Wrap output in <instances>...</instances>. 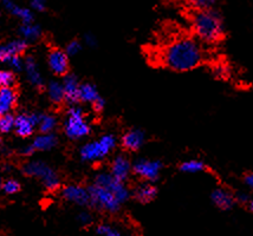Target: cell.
I'll return each mask as SVG.
<instances>
[{
  "instance_id": "obj_1",
  "label": "cell",
  "mask_w": 253,
  "mask_h": 236,
  "mask_svg": "<svg viewBox=\"0 0 253 236\" xmlns=\"http://www.w3.org/2000/svg\"><path fill=\"white\" fill-rule=\"evenodd\" d=\"M204 61L203 47L192 38H182L169 44L161 55V62L173 71H189Z\"/></svg>"
},
{
  "instance_id": "obj_2",
  "label": "cell",
  "mask_w": 253,
  "mask_h": 236,
  "mask_svg": "<svg viewBox=\"0 0 253 236\" xmlns=\"http://www.w3.org/2000/svg\"><path fill=\"white\" fill-rule=\"evenodd\" d=\"M193 29L199 39L205 43H215L224 35V24L220 14L212 8L195 12L193 16Z\"/></svg>"
},
{
  "instance_id": "obj_3",
  "label": "cell",
  "mask_w": 253,
  "mask_h": 236,
  "mask_svg": "<svg viewBox=\"0 0 253 236\" xmlns=\"http://www.w3.org/2000/svg\"><path fill=\"white\" fill-rule=\"evenodd\" d=\"M23 172L30 177H36L42 181L44 187L49 191H56L61 186L58 175L51 167L46 163L39 162H29L23 167Z\"/></svg>"
},
{
  "instance_id": "obj_4",
  "label": "cell",
  "mask_w": 253,
  "mask_h": 236,
  "mask_svg": "<svg viewBox=\"0 0 253 236\" xmlns=\"http://www.w3.org/2000/svg\"><path fill=\"white\" fill-rule=\"evenodd\" d=\"M64 133L71 139H81L90 134V125L80 106L71 105L64 122Z\"/></svg>"
},
{
  "instance_id": "obj_5",
  "label": "cell",
  "mask_w": 253,
  "mask_h": 236,
  "mask_svg": "<svg viewBox=\"0 0 253 236\" xmlns=\"http://www.w3.org/2000/svg\"><path fill=\"white\" fill-rule=\"evenodd\" d=\"M116 139L113 135L102 136L98 141L89 142L81 149V158L84 162H97L103 160L115 148Z\"/></svg>"
},
{
  "instance_id": "obj_6",
  "label": "cell",
  "mask_w": 253,
  "mask_h": 236,
  "mask_svg": "<svg viewBox=\"0 0 253 236\" xmlns=\"http://www.w3.org/2000/svg\"><path fill=\"white\" fill-rule=\"evenodd\" d=\"M88 191L91 207L99 209V210L109 211V213H116L121 207V202L107 188L94 183L88 188Z\"/></svg>"
},
{
  "instance_id": "obj_7",
  "label": "cell",
  "mask_w": 253,
  "mask_h": 236,
  "mask_svg": "<svg viewBox=\"0 0 253 236\" xmlns=\"http://www.w3.org/2000/svg\"><path fill=\"white\" fill-rule=\"evenodd\" d=\"M94 183L109 189L111 193L117 197V200L121 202V204L122 203H125L126 200L129 199V196H130L128 188L123 184V182L116 180V178L111 174H107V172L98 174L96 176Z\"/></svg>"
},
{
  "instance_id": "obj_8",
  "label": "cell",
  "mask_w": 253,
  "mask_h": 236,
  "mask_svg": "<svg viewBox=\"0 0 253 236\" xmlns=\"http://www.w3.org/2000/svg\"><path fill=\"white\" fill-rule=\"evenodd\" d=\"M162 163L159 161L138 160L132 164V171L147 182H154L159 178Z\"/></svg>"
},
{
  "instance_id": "obj_9",
  "label": "cell",
  "mask_w": 253,
  "mask_h": 236,
  "mask_svg": "<svg viewBox=\"0 0 253 236\" xmlns=\"http://www.w3.org/2000/svg\"><path fill=\"white\" fill-rule=\"evenodd\" d=\"M49 67L56 76H66L69 73V56L61 49H51L47 56Z\"/></svg>"
},
{
  "instance_id": "obj_10",
  "label": "cell",
  "mask_w": 253,
  "mask_h": 236,
  "mask_svg": "<svg viewBox=\"0 0 253 236\" xmlns=\"http://www.w3.org/2000/svg\"><path fill=\"white\" fill-rule=\"evenodd\" d=\"M39 115L37 113H22L14 119V131L18 136L26 138L30 137L38 125Z\"/></svg>"
},
{
  "instance_id": "obj_11",
  "label": "cell",
  "mask_w": 253,
  "mask_h": 236,
  "mask_svg": "<svg viewBox=\"0 0 253 236\" xmlns=\"http://www.w3.org/2000/svg\"><path fill=\"white\" fill-rule=\"evenodd\" d=\"M62 196L66 201L76 203L78 205H90V196L86 188L78 184H70L63 188Z\"/></svg>"
},
{
  "instance_id": "obj_12",
  "label": "cell",
  "mask_w": 253,
  "mask_h": 236,
  "mask_svg": "<svg viewBox=\"0 0 253 236\" xmlns=\"http://www.w3.org/2000/svg\"><path fill=\"white\" fill-rule=\"evenodd\" d=\"M28 47V43L20 39L1 45L0 46V63H7L13 57H20L26 52Z\"/></svg>"
},
{
  "instance_id": "obj_13",
  "label": "cell",
  "mask_w": 253,
  "mask_h": 236,
  "mask_svg": "<svg viewBox=\"0 0 253 236\" xmlns=\"http://www.w3.org/2000/svg\"><path fill=\"white\" fill-rule=\"evenodd\" d=\"M63 89H64L65 101L70 105H76L80 101V82L74 74H66L63 80Z\"/></svg>"
},
{
  "instance_id": "obj_14",
  "label": "cell",
  "mask_w": 253,
  "mask_h": 236,
  "mask_svg": "<svg viewBox=\"0 0 253 236\" xmlns=\"http://www.w3.org/2000/svg\"><path fill=\"white\" fill-rule=\"evenodd\" d=\"M132 170V164L130 161L126 156H117L115 160L111 162L110 167V174L116 178V180L125 182L129 177V174Z\"/></svg>"
},
{
  "instance_id": "obj_15",
  "label": "cell",
  "mask_w": 253,
  "mask_h": 236,
  "mask_svg": "<svg viewBox=\"0 0 253 236\" xmlns=\"http://www.w3.org/2000/svg\"><path fill=\"white\" fill-rule=\"evenodd\" d=\"M144 136L143 131L140 129H131L126 131L125 135L122 136V146L128 151H137L141 146L143 145Z\"/></svg>"
},
{
  "instance_id": "obj_16",
  "label": "cell",
  "mask_w": 253,
  "mask_h": 236,
  "mask_svg": "<svg viewBox=\"0 0 253 236\" xmlns=\"http://www.w3.org/2000/svg\"><path fill=\"white\" fill-rule=\"evenodd\" d=\"M18 103V92L14 88H0V117L8 113Z\"/></svg>"
},
{
  "instance_id": "obj_17",
  "label": "cell",
  "mask_w": 253,
  "mask_h": 236,
  "mask_svg": "<svg viewBox=\"0 0 253 236\" xmlns=\"http://www.w3.org/2000/svg\"><path fill=\"white\" fill-rule=\"evenodd\" d=\"M1 4L4 8L12 16L19 18L23 24H32L33 23V14L29 8L20 7L19 5L16 4L13 0H1Z\"/></svg>"
},
{
  "instance_id": "obj_18",
  "label": "cell",
  "mask_w": 253,
  "mask_h": 236,
  "mask_svg": "<svg viewBox=\"0 0 253 236\" xmlns=\"http://www.w3.org/2000/svg\"><path fill=\"white\" fill-rule=\"evenodd\" d=\"M211 199L214 204L221 210H230L233 208L234 202V196H232L227 190L225 189H215L211 195Z\"/></svg>"
},
{
  "instance_id": "obj_19",
  "label": "cell",
  "mask_w": 253,
  "mask_h": 236,
  "mask_svg": "<svg viewBox=\"0 0 253 236\" xmlns=\"http://www.w3.org/2000/svg\"><path fill=\"white\" fill-rule=\"evenodd\" d=\"M25 70H26V73H28L29 80L31 82V84L33 86H36L38 90H43L44 88L43 77H42L41 72L38 71L37 64H36L35 59H33L32 57H28V59H26Z\"/></svg>"
},
{
  "instance_id": "obj_20",
  "label": "cell",
  "mask_w": 253,
  "mask_h": 236,
  "mask_svg": "<svg viewBox=\"0 0 253 236\" xmlns=\"http://www.w3.org/2000/svg\"><path fill=\"white\" fill-rule=\"evenodd\" d=\"M158 190L156 188L148 183H142L140 186H137L134 190V197L141 203H148L155 199Z\"/></svg>"
},
{
  "instance_id": "obj_21",
  "label": "cell",
  "mask_w": 253,
  "mask_h": 236,
  "mask_svg": "<svg viewBox=\"0 0 253 236\" xmlns=\"http://www.w3.org/2000/svg\"><path fill=\"white\" fill-rule=\"evenodd\" d=\"M36 151H46L51 150L57 145V137L56 135L51 134H42L41 136H38L37 138H35V141L31 144Z\"/></svg>"
},
{
  "instance_id": "obj_22",
  "label": "cell",
  "mask_w": 253,
  "mask_h": 236,
  "mask_svg": "<svg viewBox=\"0 0 253 236\" xmlns=\"http://www.w3.org/2000/svg\"><path fill=\"white\" fill-rule=\"evenodd\" d=\"M101 96L98 95L97 89L95 85L90 84V83H84L80 86V101H84V103L94 104L96 101Z\"/></svg>"
},
{
  "instance_id": "obj_23",
  "label": "cell",
  "mask_w": 253,
  "mask_h": 236,
  "mask_svg": "<svg viewBox=\"0 0 253 236\" xmlns=\"http://www.w3.org/2000/svg\"><path fill=\"white\" fill-rule=\"evenodd\" d=\"M47 92H49V98L56 105H61L63 101H65L64 89L63 84L58 82H51L47 86Z\"/></svg>"
},
{
  "instance_id": "obj_24",
  "label": "cell",
  "mask_w": 253,
  "mask_h": 236,
  "mask_svg": "<svg viewBox=\"0 0 253 236\" xmlns=\"http://www.w3.org/2000/svg\"><path fill=\"white\" fill-rule=\"evenodd\" d=\"M38 125L42 134H51L56 129L57 119L51 115H39Z\"/></svg>"
},
{
  "instance_id": "obj_25",
  "label": "cell",
  "mask_w": 253,
  "mask_h": 236,
  "mask_svg": "<svg viewBox=\"0 0 253 236\" xmlns=\"http://www.w3.org/2000/svg\"><path fill=\"white\" fill-rule=\"evenodd\" d=\"M20 34L24 38L30 40H36L38 39L42 35V30L39 26L35 25V24H23L22 28H20Z\"/></svg>"
},
{
  "instance_id": "obj_26",
  "label": "cell",
  "mask_w": 253,
  "mask_h": 236,
  "mask_svg": "<svg viewBox=\"0 0 253 236\" xmlns=\"http://www.w3.org/2000/svg\"><path fill=\"white\" fill-rule=\"evenodd\" d=\"M180 170L187 174H197V172L204 171L205 164L199 160H188L180 166Z\"/></svg>"
},
{
  "instance_id": "obj_27",
  "label": "cell",
  "mask_w": 253,
  "mask_h": 236,
  "mask_svg": "<svg viewBox=\"0 0 253 236\" xmlns=\"http://www.w3.org/2000/svg\"><path fill=\"white\" fill-rule=\"evenodd\" d=\"M16 84V74L12 71H0V88H13Z\"/></svg>"
},
{
  "instance_id": "obj_28",
  "label": "cell",
  "mask_w": 253,
  "mask_h": 236,
  "mask_svg": "<svg viewBox=\"0 0 253 236\" xmlns=\"http://www.w3.org/2000/svg\"><path fill=\"white\" fill-rule=\"evenodd\" d=\"M14 118L11 113H5L0 117V133L7 134L14 128Z\"/></svg>"
},
{
  "instance_id": "obj_29",
  "label": "cell",
  "mask_w": 253,
  "mask_h": 236,
  "mask_svg": "<svg viewBox=\"0 0 253 236\" xmlns=\"http://www.w3.org/2000/svg\"><path fill=\"white\" fill-rule=\"evenodd\" d=\"M96 232L101 236H121L119 231H116L115 228H113L109 225H99Z\"/></svg>"
},
{
  "instance_id": "obj_30",
  "label": "cell",
  "mask_w": 253,
  "mask_h": 236,
  "mask_svg": "<svg viewBox=\"0 0 253 236\" xmlns=\"http://www.w3.org/2000/svg\"><path fill=\"white\" fill-rule=\"evenodd\" d=\"M187 1L198 10H207L215 4L216 0H187Z\"/></svg>"
},
{
  "instance_id": "obj_31",
  "label": "cell",
  "mask_w": 253,
  "mask_h": 236,
  "mask_svg": "<svg viewBox=\"0 0 253 236\" xmlns=\"http://www.w3.org/2000/svg\"><path fill=\"white\" fill-rule=\"evenodd\" d=\"M2 189H4L6 194H16L22 189V187H20V183L18 181L8 180L2 184Z\"/></svg>"
},
{
  "instance_id": "obj_32",
  "label": "cell",
  "mask_w": 253,
  "mask_h": 236,
  "mask_svg": "<svg viewBox=\"0 0 253 236\" xmlns=\"http://www.w3.org/2000/svg\"><path fill=\"white\" fill-rule=\"evenodd\" d=\"M81 50H82V45H81L80 41L72 40L68 44V46H66L65 52L68 56H76L77 53L81 52Z\"/></svg>"
},
{
  "instance_id": "obj_33",
  "label": "cell",
  "mask_w": 253,
  "mask_h": 236,
  "mask_svg": "<svg viewBox=\"0 0 253 236\" xmlns=\"http://www.w3.org/2000/svg\"><path fill=\"white\" fill-rule=\"evenodd\" d=\"M77 221L80 225H82L83 227H86L92 223V216L89 213H86V211H82V213L78 214Z\"/></svg>"
},
{
  "instance_id": "obj_34",
  "label": "cell",
  "mask_w": 253,
  "mask_h": 236,
  "mask_svg": "<svg viewBox=\"0 0 253 236\" xmlns=\"http://www.w3.org/2000/svg\"><path fill=\"white\" fill-rule=\"evenodd\" d=\"M31 6L36 11H44L46 7V0H31Z\"/></svg>"
},
{
  "instance_id": "obj_35",
  "label": "cell",
  "mask_w": 253,
  "mask_h": 236,
  "mask_svg": "<svg viewBox=\"0 0 253 236\" xmlns=\"http://www.w3.org/2000/svg\"><path fill=\"white\" fill-rule=\"evenodd\" d=\"M7 63L11 65L12 68H14V70H20L23 67L22 61H20V57H13V58H11Z\"/></svg>"
},
{
  "instance_id": "obj_36",
  "label": "cell",
  "mask_w": 253,
  "mask_h": 236,
  "mask_svg": "<svg viewBox=\"0 0 253 236\" xmlns=\"http://www.w3.org/2000/svg\"><path fill=\"white\" fill-rule=\"evenodd\" d=\"M92 105V107H94V110L96 112H101L102 110L104 109V105H105V101H104V100L102 97H99L97 101H95L94 104H91Z\"/></svg>"
},
{
  "instance_id": "obj_37",
  "label": "cell",
  "mask_w": 253,
  "mask_h": 236,
  "mask_svg": "<svg viewBox=\"0 0 253 236\" xmlns=\"http://www.w3.org/2000/svg\"><path fill=\"white\" fill-rule=\"evenodd\" d=\"M234 200H236V201H238L239 203H244V204H248V203L250 202V197H249V195H246V194H244V193H238L236 196H234Z\"/></svg>"
},
{
  "instance_id": "obj_38",
  "label": "cell",
  "mask_w": 253,
  "mask_h": 236,
  "mask_svg": "<svg viewBox=\"0 0 253 236\" xmlns=\"http://www.w3.org/2000/svg\"><path fill=\"white\" fill-rule=\"evenodd\" d=\"M84 40H85V43L88 44L89 46H91V47L96 46V44H97V40H96L95 35L91 34H85V37H84Z\"/></svg>"
},
{
  "instance_id": "obj_39",
  "label": "cell",
  "mask_w": 253,
  "mask_h": 236,
  "mask_svg": "<svg viewBox=\"0 0 253 236\" xmlns=\"http://www.w3.org/2000/svg\"><path fill=\"white\" fill-rule=\"evenodd\" d=\"M244 181H245V183L248 184V187H250L253 190V172H249V174H246L245 177H244Z\"/></svg>"
},
{
  "instance_id": "obj_40",
  "label": "cell",
  "mask_w": 253,
  "mask_h": 236,
  "mask_svg": "<svg viewBox=\"0 0 253 236\" xmlns=\"http://www.w3.org/2000/svg\"><path fill=\"white\" fill-rule=\"evenodd\" d=\"M35 151H36V150H35V149H33L32 145H28V146H26V148L23 150V154L25 155V156H30V155H32Z\"/></svg>"
},
{
  "instance_id": "obj_41",
  "label": "cell",
  "mask_w": 253,
  "mask_h": 236,
  "mask_svg": "<svg viewBox=\"0 0 253 236\" xmlns=\"http://www.w3.org/2000/svg\"><path fill=\"white\" fill-rule=\"evenodd\" d=\"M248 204H249V209L253 213V200H250V202L248 203Z\"/></svg>"
},
{
  "instance_id": "obj_42",
  "label": "cell",
  "mask_w": 253,
  "mask_h": 236,
  "mask_svg": "<svg viewBox=\"0 0 253 236\" xmlns=\"http://www.w3.org/2000/svg\"><path fill=\"white\" fill-rule=\"evenodd\" d=\"M0 188H1V181H0Z\"/></svg>"
},
{
  "instance_id": "obj_43",
  "label": "cell",
  "mask_w": 253,
  "mask_h": 236,
  "mask_svg": "<svg viewBox=\"0 0 253 236\" xmlns=\"http://www.w3.org/2000/svg\"><path fill=\"white\" fill-rule=\"evenodd\" d=\"M0 145H1V139H0Z\"/></svg>"
}]
</instances>
